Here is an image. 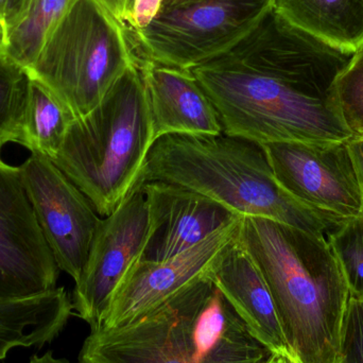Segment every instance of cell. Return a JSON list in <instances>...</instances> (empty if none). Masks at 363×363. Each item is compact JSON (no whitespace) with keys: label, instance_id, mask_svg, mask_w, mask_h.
Instances as JSON below:
<instances>
[{"label":"cell","instance_id":"cell-30","mask_svg":"<svg viewBox=\"0 0 363 363\" xmlns=\"http://www.w3.org/2000/svg\"><path fill=\"white\" fill-rule=\"evenodd\" d=\"M6 6H8V0H0V23L4 27V16H6ZM6 30V29H4Z\"/></svg>","mask_w":363,"mask_h":363},{"label":"cell","instance_id":"cell-6","mask_svg":"<svg viewBox=\"0 0 363 363\" xmlns=\"http://www.w3.org/2000/svg\"><path fill=\"white\" fill-rule=\"evenodd\" d=\"M143 59L135 32L97 0H77L26 72L76 119L91 112Z\"/></svg>","mask_w":363,"mask_h":363},{"label":"cell","instance_id":"cell-27","mask_svg":"<svg viewBox=\"0 0 363 363\" xmlns=\"http://www.w3.org/2000/svg\"><path fill=\"white\" fill-rule=\"evenodd\" d=\"M349 148L357 172L363 198V138L350 140Z\"/></svg>","mask_w":363,"mask_h":363},{"label":"cell","instance_id":"cell-17","mask_svg":"<svg viewBox=\"0 0 363 363\" xmlns=\"http://www.w3.org/2000/svg\"><path fill=\"white\" fill-rule=\"evenodd\" d=\"M273 8L302 31L355 52L363 45V0H273Z\"/></svg>","mask_w":363,"mask_h":363},{"label":"cell","instance_id":"cell-26","mask_svg":"<svg viewBox=\"0 0 363 363\" xmlns=\"http://www.w3.org/2000/svg\"><path fill=\"white\" fill-rule=\"evenodd\" d=\"M106 11L125 27L131 26L135 0H97Z\"/></svg>","mask_w":363,"mask_h":363},{"label":"cell","instance_id":"cell-28","mask_svg":"<svg viewBox=\"0 0 363 363\" xmlns=\"http://www.w3.org/2000/svg\"><path fill=\"white\" fill-rule=\"evenodd\" d=\"M28 363H80V362H72L68 360L67 358H57L55 357L53 351H48L43 355H33L30 358L29 362Z\"/></svg>","mask_w":363,"mask_h":363},{"label":"cell","instance_id":"cell-16","mask_svg":"<svg viewBox=\"0 0 363 363\" xmlns=\"http://www.w3.org/2000/svg\"><path fill=\"white\" fill-rule=\"evenodd\" d=\"M74 315L72 296L64 287L0 302V362L12 350L43 349L63 332Z\"/></svg>","mask_w":363,"mask_h":363},{"label":"cell","instance_id":"cell-4","mask_svg":"<svg viewBox=\"0 0 363 363\" xmlns=\"http://www.w3.org/2000/svg\"><path fill=\"white\" fill-rule=\"evenodd\" d=\"M199 192L241 217L266 218L328 237L347 218L303 204L284 189L262 144L226 135H167L151 146L138 183Z\"/></svg>","mask_w":363,"mask_h":363},{"label":"cell","instance_id":"cell-11","mask_svg":"<svg viewBox=\"0 0 363 363\" xmlns=\"http://www.w3.org/2000/svg\"><path fill=\"white\" fill-rule=\"evenodd\" d=\"M279 185L307 206L341 218L363 213L349 142L262 144Z\"/></svg>","mask_w":363,"mask_h":363},{"label":"cell","instance_id":"cell-25","mask_svg":"<svg viewBox=\"0 0 363 363\" xmlns=\"http://www.w3.org/2000/svg\"><path fill=\"white\" fill-rule=\"evenodd\" d=\"M35 2L36 0H8L4 16L6 38L28 18Z\"/></svg>","mask_w":363,"mask_h":363},{"label":"cell","instance_id":"cell-29","mask_svg":"<svg viewBox=\"0 0 363 363\" xmlns=\"http://www.w3.org/2000/svg\"><path fill=\"white\" fill-rule=\"evenodd\" d=\"M6 33L4 26L0 23V55H6Z\"/></svg>","mask_w":363,"mask_h":363},{"label":"cell","instance_id":"cell-5","mask_svg":"<svg viewBox=\"0 0 363 363\" xmlns=\"http://www.w3.org/2000/svg\"><path fill=\"white\" fill-rule=\"evenodd\" d=\"M142 62L91 112L72 121L51 160L104 217L133 189L155 144Z\"/></svg>","mask_w":363,"mask_h":363},{"label":"cell","instance_id":"cell-14","mask_svg":"<svg viewBox=\"0 0 363 363\" xmlns=\"http://www.w3.org/2000/svg\"><path fill=\"white\" fill-rule=\"evenodd\" d=\"M143 74L150 108L153 140L167 135H220L221 121L191 70L144 57Z\"/></svg>","mask_w":363,"mask_h":363},{"label":"cell","instance_id":"cell-20","mask_svg":"<svg viewBox=\"0 0 363 363\" xmlns=\"http://www.w3.org/2000/svg\"><path fill=\"white\" fill-rule=\"evenodd\" d=\"M29 80L25 69L0 55V152L18 138Z\"/></svg>","mask_w":363,"mask_h":363},{"label":"cell","instance_id":"cell-15","mask_svg":"<svg viewBox=\"0 0 363 363\" xmlns=\"http://www.w3.org/2000/svg\"><path fill=\"white\" fill-rule=\"evenodd\" d=\"M207 277L219 288L254 338L273 353L290 351L270 290L243 245L239 230L218 255Z\"/></svg>","mask_w":363,"mask_h":363},{"label":"cell","instance_id":"cell-24","mask_svg":"<svg viewBox=\"0 0 363 363\" xmlns=\"http://www.w3.org/2000/svg\"><path fill=\"white\" fill-rule=\"evenodd\" d=\"M163 1L164 0H135L129 29L136 33L138 30L146 28L161 12Z\"/></svg>","mask_w":363,"mask_h":363},{"label":"cell","instance_id":"cell-3","mask_svg":"<svg viewBox=\"0 0 363 363\" xmlns=\"http://www.w3.org/2000/svg\"><path fill=\"white\" fill-rule=\"evenodd\" d=\"M272 355L206 274L121 325L91 330L79 362L266 363Z\"/></svg>","mask_w":363,"mask_h":363},{"label":"cell","instance_id":"cell-21","mask_svg":"<svg viewBox=\"0 0 363 363\" xmlns=\"http://www.w3.org/2000/svg\"><path fill=\"white\" fill-rule=\"evenodd\" d=\"M326 239L345 275L350 296L363 300V213L343 220Z\"/></svg>","mask_w":363,"mask_h":363},{"label":"cell","instance_id":"cell-7","mask_svg":"<svg viewBox=\"0 0 363 363\" xmlns=\"http://www.w3.org/2000/svg\"><path fill=\"white\" fill-rule=\"evenodd\" d=\"M272 6L273 0H182L136 36L143 57L190 70L242 40Z\"/></svg>","mask_w":363,"mask_h":363},{"label":"cell","instance_id":"cell-13","mask_svg":"<svg viewBox=\"0 0 363 363\" xmlns=\"http://www.w3.org/2000/svg\"><path fill=\"white\" fill-rule=\"evenodd\" d=\"M148 202L153 233L140 259H168L241 218L199 192L168 182L138 183Z\"/></svg>","mask_w":363,"mask_h":363},{"label":"cell","instance_id":"cell-22","mask_svg":"<svg viewBox=\"0 0 363 363\" xmlns=\"http://www.w3.org/2000/svg\"><path fill=\"white\" fill-rule=\"evenodd\" d=\"M335 99L353 138H363V45L337 77Z\"/></svg>","mask_w":363,"mask_h":363},{"label":"cell","instance_id":"cell-9","mask_svg":"<svg viewBox=\"0 0 363 363\" xmlns=\"http://www.w3.org/2000/svg\"><path fill=\"white\" fill-rule=\"evenodd\" d=\"M19 169L55 262L76 283L102 218L89 198L49 157L31 152Z\"/></svg>","mask_w":363,"mask_h":363},{"label":"cell","instance_id":"cell-8","mask_svg":"<svg viewBox=\"0 0 363 363\" xmlns=\"http://www.w3.org/2000/svg\"><path fill=\"white\" fill-rule=\"evenodd\" d=\"M152 233L148 202L136 183L117 208L100 221L82 274L74 283V315L91 330L98 328L113 294L144 255Z\"/></svg>","mask_w":363,"mask_h":363},{"label":"cell","instance_id":"cell-1","mask_svg":"<svg viewBox=\"0 0 363 363\" xmlns=\"http://www.w3.org/2000/svg\"><path fill=\"white\" fill-rule=\"evenodd\" d=\"M353 55L294 27L272 6L242 40L190 70L226 135L262 145L349 142L334 86Z\"/></svg>","mask_w":363,"mask_h":363},{"label":"cell","instance_id":"cell-10","mask_svg":"<svg viewBox=\"0 0 363 363\" xmlns=\"http://www.w3.org/2000/svg\"><path fill=\"white\" fill-rule=\"evenodd\" d=\"M60 272L19 166L6 163L0 152V302L55 290Z\"/></svg>","mask_w":363,"mask_h":363},{"label":"cell","instance_id":"cell-12","mask_svg":"<svg viewBox=\"0 0 363 363\" xmlns=\"http://www.w3.org/2000/svg\"><path fill=\"white\" fill-rule=\"evenodd\" d=\"M241 218L174 257L160 262L138 260L113 294L96 328L121 325L204 277L222 250L236 236Z\"/></svg>","mask_w":363,"mask_h":363},{"label":"cell","instance_id":"cell-32","mask_svg":"<svg viewBox=\"0 0 363 363\" xmlns=\"http://www.w3.org/2000/svg\"><path fill=\"white\" fill-rule=\"evenodd\" d=\"M266 363H279V353H273V355L269 358Z\"/></svg>","mask_w":363,"mask_h":363},{"label":"cell","instance_id":"cell-23","mask_svg":"<svg viewBox=\"0 0 363 363\" xmlns=\"http://www.w3.org/2000/svg\"><path fill=\"white\" fill-rule=\"evenodd\" d=\"M339 363H363V300L350 296Z\"/></svg>","mask_w":363,"mask_h":363},{"label":"cell","instance_id":"cell-18","mask_svg":"<svg viewBox=\"0 0 363 363\" xmlns=\"http://www.w3.org/2000/svg\"><path fill=\"white\" fill-rule=\"evenodd\" d=\"M29 79L27 101L16 143L30 152L53 160L74 118L46 87L30 77Z\"/></svg>","mask_w":363,"mask_h":363},{"label":"cell","instance_id":"cell-31","mask_svg":"<svg viewBox=\"0 0 363 363\" xmlns=\"http://www.w3.org/2000/svg\"><path fill=\"white\" fill-rule=\"evenodd\" d=\"M182 1V0H164L163 6H162V10H167V9L172 8V6H176L177 4Z\"/></svg>","mask_w":363,"mask_h":363},{"label":"cell","instance_id":"cell-2","mask_svg":"<svg viewBox=\"0 0 363 363\" xmlns=\"http://www.w3.org/2000/svg\"><path fill=\"white\" fill-rule=\"evenodd\" d=\"M239 236L270 290L290 352L339 363L350 291L328 239L266 218L242 217Z\"/></svg>","mask_w":363,"mask_h":363},{"label":"cell","instance_id":"cell-19","mask_svg":"<svg viewBox=\"0 0 363 363\" xmlns=\"http://www.w3.org/2000/svg\"><path fill=\"white\" fill-rule=\"evenodd\" d=\"M77 0H36L28 18L6 38V55L28 70L62 17Z\"/></svg>","mask_w":363,"mask_h":363}]
</instances>
